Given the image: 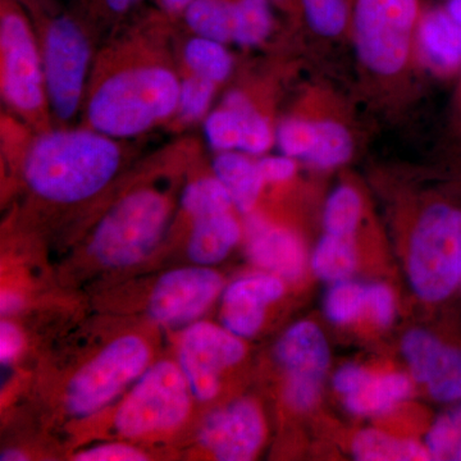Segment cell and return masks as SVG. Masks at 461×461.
Masks as SVG:
<instances>
[{
	"mask_svg": "<svg viewBox=\"0 0 461 461\" xmlns=\"http://www.w3.org/2000/svg\"><path fill=\"white\" fill-rule=\"evenodd\" d=\"M123 162L117 139L90 127L39 132L26 148L23 178L36 198L56 205L86 202L113 181Z\"/></svg>",
	"mask_w": 461,
	"mask_h": 461,
	"instance_id": "cell-1",
	"label": "cell"
},
{
	"mask_svg": "<svg viewBox=\"0 0 461 461\" xmlns=\"http://www.w3.org/2000/svg\"><path fill=\"white\" fill-rule=\"evenodd\" d=\"M181 78L159 57L132 58L89 85L84 100L87 127L109 138H135L177 111Z\"/></svg>",
	"mask_w": 461,
	"mask_h": 461,
	"instance_id": "cell-2",
	"label": "cell"
},
{
	"mask_svg": "<svg viewBox=\"0 0 461 461\" xmlns=\"http://www.w3.org/2000/svg\"><path fill=\"white\" fill-rule=\"evenodd\" d=\"M169 218L171 202L165 194L133 190L103 215L91 235L89 254L104 268L136 266L158 247Z\"/></svg>",
	"mask_w": 461,
	"mask_h": 461,
	"instance_id": "cell-3",
	"label": "cell"
},
{
	"mask_svg": "<svg viewBox=\"0 0 461 461\" xmlns=\"http://www.w3.org/2000/svg\"><path fill=\"white\" fill-rule=\"evenodd\" d=\"M0 63L7 105L39 132L50 130L41 44L23 9L9 0H3L0 12Z\"/></svg>",
	"mask_w": 461,
	"mask_h": 461,
	"instance_id": "cell-4",
	"label": "cell"
},
{
	"mask_svg": "<svg viewBox=\"0 0 461 461\" xmlns=\"http://www.w3.org/2000/svg\"><path fill=\"white\" fill-rule=\"evenodd\" d=\"M409 280L426 302L446 299L461 280V211L437 204L420 215L411 240Z\"/></svg>",
	"mask_w": 461,
	"mask_h": 461,
	"instance_id": "cell-5",
	"label": "cell"
},
{
	"mask_svg": "<svg viewBox=\"0 0 461 461\" xmlns=\"http://www.w3.org/2000/svg\"><path fill=\"white\" fill-rule=\"evenodd\" d=\"M420 16V0H355L351 23L363 65L377 75L399 74Z\"/></svg>",
	"mask_w": 461,
	"mask_h": 461,
	"instance_id": "cell-6",
	"label": "cell"
},
{
	"mask_svg": "<svg viewBox=\"0 0 461 461\" xmlns=\"http://www.w3.org/2000/svg\"><path fill=\"white\" fill-rule=\"evenodd\" d=\"M191 391L178 364L163 360L149 366L115 412L114 429L140 438L177 429L189 415Z\"/></svg>",
	"mask_w": 461,
	"mask_h": 461,
	"instance_id": "cell-7",
	"label": "cell"
},
{
	"mask_svg": "<svg viewBox=\"0 0 461 461\" xmlns=\"http://www.w3.org/2000/svg\"><path fill=\"white\" fill-rule=\"evenodd\" d=\"M41 50L50 115L68 122L83 107L89 86V39L72 18L59 16L45 27Z\"/></svg>",
	"mask_w": 461,
	"mask_h": 461,
	"instance_id": "cell-8",
	"label": "cell"
},
{
	"mask_svg": "<svg viewBox=\"0 0 461 461\" xmlns=\"http://www.w3.org/2000/svg\"><path fill=\"white\" fill-rule=\"evenodd\" d=\"M149 362L150 348L139 336H121L109 342L69 379L67 411L87 418L102 411L147 371Z\"/></svg>",
	"mask_w": 461,
	"mask_h": 461,
	"instance_id": "cell-9",
	"label": "cell"
},
{
	"mask_svg": "<svg viewBox=\"0 0 461 461\" xmlns=\"http://www.w3.org/2000/svg\"><path fill=\"white\" fill-rule=\"evenodd\" d=\"M241 339L208 321L190 324L182 333L177 364L198 402H211L218 395L221 373L244 357Z\"/></svg>",
	"mask_w": 461,
	"mask_h": 461,
	"instance_id": "cell-10",
	"label": "cell"
},
{
	"mask_svg": "<svg viewBox=\"0 0 461 461\" xmlns=\"http://www.w3.org/2000/svg\"><path fill=\"white\" fill-rule=\"evenodd\" d=\"M275 355L287 372V405L299 411L313 408L330 366L329 344L320 327L308 321L294 324L278 339Z\"/></svg>",
	"mask_w": 461,
	"mask_h": 461,
	"instance_id": "cell-11",
	"label": "cell"
},
{
	"mask_svg": "<svg viewBox=\"0 0 461 461\" xmlns=\"http://www.w3.org/2000/svg\"><path fill=\"white\" fill-rule=\"evenodd\" d=\"M223 288V278L204 266L182 267L167 272L149 297L151 320L166 327L193 323L213 304Z\"/></svg>",
	"mask_w": 461,
	"mask_h": 461,
	"instance_id": "cell-12",
	"label": "cell"
},
{
	"mask_svg": "<svg viewBox=\"0 0 461 461\" xmlns=\"http://www.w3.org/2000/svg\"><path fill=\"white\" fill-rule=\"evenodd\" d=\"M264 420L259 408L241 399L217 409L205 418L199 442L220 461H249L264 441Z\"/></svg>",
	"mask_w": 461,
	"mask_h": 461,
	"instance_id": "cell-13",
	"label": "cell"
},
{
	"mask_svg": "<svg viewBox=\"0 0 461 461\" xmlns=\"http://www.w3.org/2000/svg\"><path fill=\"white\" fill-rule=\"evenodd\" d=\"M402 354L412 377L426 384L433 399H461V350L442 344L426 330H414L402 339Z\"/></svg>",
	"mask_w": 461,
	"mask_h": 461,
	"instance_id": "cell-14",
	"label": "cell"
},
{
	"mask_svg": "<svg viewBox=\"0 0 461 461\" xmlns=\"http://www.w3.org/2000/svg\"><path fill=\"white\" fill-rule=\"evenodd\" d=\"M282 278L272 273L245 276L223 291L222 326L240 339H250L262 329L266 311L284 295Z\"/></svg>",
	"mask_w": 461,
	"mask_h": 461,
	"instance_id": "cell-15",
	"label": "cell"
},
{
	"mask_svg": "<svg viewBox=\"0 0 461 461\" xmlns=\"http://www.w3.org/2000/svg\"><path fill=\"white\" fill-rule=\"evenodd\" d=\"M247 251L251 262L278 277L296 280L304 271V247L295 233L263 218L249 221Z\"/></svg>",
	"mask_w": 461,
	"mask_h": 461,
	"instance_id": "cell-16",
	"label": "cell"
},
{
	"mask_svg": "<svg viewBox=\"0 0 461 461\" xmlns=\"http://www.w3.org/2000/svg\"><path fill=\"white\" fill-rule=\"evenodd\" d=\"M241 238V227L232 211L204 215L193 221L187 256L198 266L222 262Z\"/></svg>",
	"mask_w": 461,
	"mask_h": 461,
	"instance_id": "cell-17",
	"label": "cell"
},
{
	"mask_svg": "<svg viewBox=\"0 0 461 461\" xmlns=\"http://www.w3.org/2000/svg\"><path fill=\"white\" fill-rule=\"evenodd\" d=\"M415 39L424 57L437 68L453 69L461 65V26L446 9L421 14Z\"/></svg>",
	"mask_w": 461,
	"mask_h": 461,
	"instance_id": "cell-18",
	"label": "cell"
},
{
	"mask_svg": "<svg viewBox=\"0 0 461 461\" xmlns=\"http://www.w3.org/2000/svg\"><path fill=\"white\" fill-rule=\"evenodd\" d=\"M213 175L229 191L239 212L253 211L266 184L257 160L241 151H223L214 158Z\"/></svg>",
	"mask_w": 461,
	"mask_h": 461,
	"instance_id": "cell-19",
	"label": "cell"
},
{
	"mask_svg": "<svg viewBox=\"0 0 461 461\" xmlns=\"http://www.w3.org/2000/svg\"><path fill=\"white\" fill-rule=\"evenodd\" d=\"M411 393V379L402 373L379 375L368 373L360 386L344 397L345 406L360 417H378L393 411Z\"/></svg>",
	"mask_w": 461,
	"mask_h": 461,
	"instance_id": "cell-20",
	"label": "cell"
},
{
	"mask_svg": "<svg viewBox=\"0 0 461 461\" xmlns=\"http://www.w3.org/2000/svg\"><path fill=\"white\" fill-rule=\"evenodd\" d=\"M256 108L241 93H230L222 105L212 111L204 120V133L209 147L217 151H240L249 115Z\"/></svg>",
	"mask_w": 461,
	"mask_h": 461,
	"instance_id": "cell-21",
	"label": "cell"
},
{
	"mask_svg": "<svg viewBox=\"0 0 461 461\" xmlns=\"http://www.w3.org/2000/svg\"><path fill=\"white\" fill-rule=\"evenodd\" d=\"M354 151V140L344 124L336 121H314L311 147L304 162L318 168L345 165Z\"/></svg>",
	"mask_w": 461,
	"mask_h": 461,
	"instance_id": "cell-22",
	"label": "cell"
},
{
	"mask_svg": "<svg viewBox=\"0 0 461 461\" xmlns=\"http://www.w3.org/2000/svg\"><path fill=\"white\" fill-rule=\"evenodd\" d=\"M353 454L360 461H421L430 460L426 447L400 439L377 429H366L355 436Z\"/></svg>",
	"mask_w": 461,
	"mask_h": 461,
	"instance_id": "cell-23",
	"label": "cell"
},
{
	"mask_svg": "<svg viewBox=\"0 0 461 461\" xmlns=\"http://www.w3.org/2000/svg\"><path fill=\"white\" fill-rule=\"evenodd\" d=\"M357 267L354 238L326 233L315 248L312 268L321 280L341 282L348 280Z\"/></svg>",
	"mask_w": 461,
	"mask_h": 461,
	"instance_id": "cell-24",
	"label": "cell"
},
{
	"mask_svg": "<svg viewBox=\"0 0 461 461\" xmlns=\"http://www.w3.org/2000/svg\"><path fill=\"white\" fill-rule=\"evenodd\" d=\"M184 60L189 74L220 85L230 77L233 60L223 42L194 36L185 45Z\"/></svg>",
	"mask_w": 461,
	"mask_h": 461,
	"instance_id": "cell-25",
	"label": "cell"
},
{
	"mask_svg": "<svg viewBox=\"0 0 461 461\" xmlns=\"http://www.w3.org/2000/svg\"><path fill=\"white\" fill-rule=\"evenodd\" d=\"M184 17L196 36L223 44L232 41L233 0H194Z\"/></svg>",
	"mask_w": 461,
	"mask_h": 461,
	"instance_id": "cell-26",
	"label": "cell"
},
{
	"mask_svg": "<svg viewBox=\"0 0 461 461\" xmlns=\"http://www.w3.org/2000/svg\"><path fill=\"white\" fill-rule=\"evenodd\" d=\"M271 0H233L232 41L240 47L262 44L271 35Z\"/></svg>",
	"mask_w": 461,
	"mask_h": 461,
	"instance_id": "cell-27",
	"label": "cell"
},
{
	"mask_svg": "<svg viewBox=\"0 0 461 461\" xmlns=\"http://www.w3.org/2000/svg\"><path fill=\"white\" fill-rule=\"evenodd\" d=\"M181 206L193 221L235 208L229 191L214 175L191 181L182 193Z\"/></svg>",
	"mask_w": 461,
	"mask_h": 461,
	"instance_id": "cell-28",
	"label": "cell"
},
{
	"mask_svg": "<svg viewBox=\"0 0 461 461\" xmlns=\"http://www.w3.org/2000/svg\"><path fill=\"white\" fill-rule=\"evenodd\" d=\"M362 217V199L357 191L342 185L332 191L324 206L326 233L353 238Z\"/></svg>",
	"mask_w": 461,
	"mask_h": 461,
	"instance_id": "cell-29",
	"label": "cell"
},
{
	"mask_svg": "<svg viewBox=\"0 0 461 461\" xmlns=\"http://www.w3.org/2000/svg\"><path fill=\"white\" fill-rule=\"evenodd\" d=\"M217 86V84L193 74L181 78L180 95L175 114L177 120L182 123H195L205 118L209 114Z\"/></svg>",
	"mask_w": 461,
	"mask_h": 461,
	"instance_id": "cell-30",
	"label": "cell"
},
{
	"mask_svg": "<svg viewBox=\"0 0 461 461\" xmlns=\"http://www.w3.org/2000/svg\"><path fill=\"white\" fill-rule=\"evenodd\" d=\"M306 23L314 32L335 38L351 18L348 0H299Z\"/></svg>",
	"mask_w": 461,
	"mask_h": 461,
	"instance_id": "cell-31",
	"label": "cell"
},
{
	"mask_svg": "<svg viewBox=\"0 0 461 461\" xmlns=\"http://www.w3.org/2000/svg\"><path fill=\"white\" fill-rule=\"evenodd\" d=\"M430 460L461 461V405L442 415L426 437Z\"/></svg>",
	"mask_w": 461,
	"mask_h": 461,
	"instance_id": "cell-32",
	"label": "cell"
},
{
	"mask_svg": "<svg viewBox=\"0 0 461 461\" xmlns=\"http://www.w3.org/2000/svg\"><path fill=\"white\" fill-rule=\"evenodd\" d=\"M324 312L333 323H351L366 313V286L348 280L336 282L324 300Z\"/></svg>",
	"mask_w": 461,
	"mask_h": 461,
	"instance_id": "cell-33",
	"label": "cell"
},
{
	"mask_svg": "<svg viewBox=\"0 0 461 461\" xmlns=\"http://www.w3.org/2000/svg\"><path fill=\"white\" fill-rule=\"evenodd\" d=\"M366 312L378 326L386 327L393 323L396 313L393 291L386 285H366Z\"/></svg>",
	"mask_w": 461,
	"mask_h": 461,
	"instance_id": "cell-34",
	"label": "cell"
},
{
	"mask_svg": "<svg viewBox=\"0 0 461 461\" xmlns=\"http://www.w3.org/2000/svg\"><path fill=\"white\" fill-rule=\"evenodd\" d=\"M148 455L142 453L140 448L133 447L129 444L111 442V444L94 446L80 451L74 456L77 461H145Z\"/></svg>",
	"mask_w": 461,
	"mask_h": 461,
	"instance_id": "cell-35",
	"label": "cell"
},
{
	"mask_svg": "<svg viewBox=\"0 0 461 461\" xmlns=\"http://www.w3.org/2000/svg\"><path fill=\"white\" fill-rule=\"evenodd\" d=\"M264 182H284L296 173V159L285 156H266L257 160Z\"/></svg>",
	"mask_w": 461,
	"mask_h": 461,
	"instance_id": "cell-36",
	"label": "cell"
},
{
	"mask_svg": "<svg viewBox=\"0 0 461 461\" xmlns=\"http://www.w3.org/2000/svg\"><path fill=\"white\" fill-rule=\"evenodd\" d=\"M23 336L21 330L8 321L0 324V360L2 364H9L16 360L23 351Z\"/></svg>",
	"mask_w": 461,
	"mask_h": 461,
	"instance_id": "cell-37",
	"label": "cell"
},
{
	"mask_svg": "<svg viewBox=\"0 0 461 461\" xmlns=\"http://www.w3.org/2000/svg\"><path fill=\"white\" fill-rule=\"evenodd\" d=\"M368 373L362 366L348 364L336 373L333 377V387L344 397L350 395L360 386Z\"/></svg>",
	"mask_w": 461,
	"mask_h": 461,
	"instance_id": "cell-38",
	"label": "cell"
},
{
	"mask_svg": "<svg viewBox=\"0 0 461 461\" xmlns=\"http://www.w3.org/2000/svg\"><path fill=\"white\" fill-rule=\"evenodd\" d=\"M23 308V299L14 291H3L0 295V312L3 317L20 313Z\"/></svg>",
	"mask_w": 461,
	"mask_h": 461,
	"instance_id": "cell-39",
	"label": "cell"
},
{
	"mask_svg": "<svg viewBox=\"0 0 461 461\" xmlns=\"http://www.w3.org/2000/svg\"><path fill=\"white\" fill-rule=\"evenodd\" d=\"M160 2L169 14H184L194 0H160Z\"/></svg>",
	"mask_w": 461,
	"mask_h": 461,
	"instance_id": "cell-40",
	"label": "cell"
},
{
	"mask_svg": "<svg viewBox=\"0 0 461 461\" xmlns=\"http://www.w3.org/2000/svg\"><path fill=\"white\" fill-rule=\"evenodd\" d=\"M109 11L121 14L130 11L139 0H104Z\"/></svg>",
	"mask_w": 461,
	"mask_h": 461,
	"instance_id": "cell-41",
	"label": "cell"
},
{
	"mask_svg": "<svg viewBox=\"0 0 461 461\" xmlns=\"http://www.w3.org/2000/svg\"><path fill=\"white\" fill-rule=\"evenodd\" d=\"M27 459H29L27 455L23 451L18 450V448H7L0 455V460L2 461H25Z\"/></svg>",
	"mask_w": 461,
	"mask_h": 461,
	"instance_id": "cell-42",
	"label": "cell"
},
{
	"mask_svg": "<svg viewBox=\"0 0 461 461\" xmlns=\"http://www.w3.org/2000/svg\"><path fill=\"white\" fill-rule=\"evenodd\" d=\"M446 11L461 26V0H450L447 7H446Z\"/></svg>",
	"mask_w": 461,
	"mask_h": 461,
	"instance_id": "cell-43",
	"label": "cell"
},
{
	"mask_svg": "<svg viewBox=\"0 0 461 461\" xmlns=\"http://www.w3.org/2000/svg\"><path fill=\"white\" fill-rule=\"evenodd\" d=\"M276 3H280V5H290L291 0H275Z\"/></svg>",
	"mask_w": 461,
	"mask_h": 461,
	"instance_id": "cell-44",
	"label": "cell"
}]
</instances>
